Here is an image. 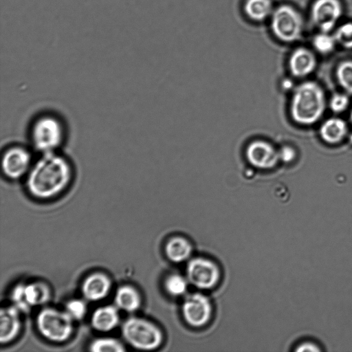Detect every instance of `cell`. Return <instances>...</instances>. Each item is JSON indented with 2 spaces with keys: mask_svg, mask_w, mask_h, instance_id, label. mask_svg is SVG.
<instances>
[{
  "mask_svg": "<svg viewBox=\"0 0 352 352\" xmlns=\"http://www.w3.org/2000/svg\"><path fill=\"white\" fill-rule=\"evenodd\" d=\"M74 170L71 163L57 152L41 154L26 175L29 194L38 199H49L65 191L71 184Z\"/></svg>",
  "mask_w": 352,
  "mask_h": 352,
  "instance_id": "1",
  "label": "cell"
},
{
  "mask_svg": "<svg viewBox=\"0 0 352 352\" xmlns=\"http://www.w3.org/2000/svg\"><path fill=\"white\" fill-rule=\"evenodd\" d=\"M324 106L322 89L315 82H306L295 90L291 103V115L298 124H311L322 116Z\"/></svg>",
  "mask_w": 352,
  "mask_h": 352,
  "instance_id": "2",
  "label": "cell"
},
{
  "mask_svg": "<svg viewBox=\"0 0 352 352\" xmlns=\"http://www.w3.org/2000/svg\"><path fill=\"white\" fill-rule=\"evenodd\" d=\"M30 139L34 148L41 154L56 152L65 139L64 126L55 116H41L32 123Z\"/></svg>",
  "mask_w": 352,
  "mask_h": 352,
  "instance_id": "3",
  "label": "cell"
},
{
  "mask_svg": "<svg viewBox=\"0 0 352 352\" xmlns=\"http://www.w3.org/2000/svg\"><path fill=\"white\" fill-rule=\"evenodd\" d=\"M122 334L128 344L142 351L155 350L163 340L162 333L155 324L138 317H131L123 322Z\"/></svg>",
  "mask_w": 352,
  "mask_h": 352,
  "instance_id": "4",
  "label": "cell"
},
{
  "mask_svg": "<svg viewBox=\"0 0 352 352\" xmlns=\"http://www.w3.org/2000/svg\"><path fill=\"white\" fill-rule=\"evenodd\" d=\"M273 34L284 43L298 41L303 30V19L299 12L290 5L283 4L274 8L270 18Z\"/></svg>",
  "mask_w": 352,
  "mask_h": 352,
  "instance_id": "5",
  "label": "cell"
},
{
  "mask_svg": "<svg viewBox=\"0 0 352 352\" xmlns=\"http://www.w3.org/2000/svg\"><path fill=\"white\" fill-rule=\"evenodd\" d=\"M36 323L39 333L52 342L65 341L73 331V319L65 311L43 309L36 316Z\"/></svg>",
  "mask_w": 352,
  "mask_h": 352,
  "instance_id": "6",
  "label": "cell"
},
{
  "mask_svg": "<svg viewBox=\"0 0 352 352\" xmlns=\"http://www.w3.org/2000/svg\"><path fill=\"white\" fill-rule=\"evenodd\" d=\"M188 280L200 289H209L219 281L221 273L219 267L210 259L203 257L193 258L186 266Z\"/></svg>",
  "mask_w": 352,
  "mask_h": 352,
  "instance_id": "7",
  "label": "cell"
},
{
  "mask_svg": "<svg viewBox=\"0 0 352 352\" xmlns=\"http://www.w3.org/2000/svg\"><path fill=\"white\" fill-rule=\"evenodd\" d=\"M30 152L22 146H12L1 157V170L9 179L25 178L33 164Z\"/></svg>",
  "mask_w": 352,
  "mask_h": 352,
  "instance_id": "8",
  "label": "cell"
},
{
  "mask_svg": "<svg viewBox=\"0 0 352 352\" xmlns=\"http://www.w3.org/2000/svg\"><path fill=\"white\" fill-rule=\"evenodd\" d=\"M212 310L210 301L201 293L188 295L182 305L184 320L188 325L196 328L201 327L210 321Z\"/></svg>",
  "mask_w": 352,
  "mask_h": 352,
  "instance_id": "9",
  "label": "cell"
},
{
  "mask_svg": "<svg viewBox=\"0 0 352 352\" xmlns=\"http://www.w3.org/2000/svg\"><path fill=\"white\" fill-rule=\"evenodd\" d=\"M342 14L340 0H316L312 5L311 17L321 32H329Z\"/></svg>",
  "mask_w": 352,
  "mask_h": 352,
  "instance_id": "10",
  "label": "cell"
},
{
  "mask_svg": "<svg viewBox=\"0 0 352 352\" xmlns=\"http://www.w3.org/2000/svg\"><path fill=\"white\" fill-rule=\"evenodd\" d=\"M245 156L252 166L261 170L271 169L280 160L278 151L263 140L251 142L245 149Z\"/></svg>",
  "mask_w": 352,
  "mask_h": 352,
  "instance_id": "11",
  "label": "cell"
},
{
  "mask_svg": "<svg viewBox=\"0 0 352 352\" xmlns=\"http://www.w3.org/2000/svg\"><path fill=\"white\" fill-rule=\"evenodd\" d=\"M111 287V280L106 274L95 272L85 278L81 290L87 300L96 302L104 298L109 293Z\"/></svg>",
  "mask_w": 352,
  "mask_h": 352,
  "instance_id": "12",
  "label": "cell"
},
{
  "mask_svg": "<svg viewBox=\"0 0 352 352\" xmlns=\"http://www.w3.org/2000/svg\"><path fill=\"white\" fill-rule=\"evenodd\" d=\"M20 311L14 306L3 307L0 311V342L8 343L14 340L21 329Z\"/></svg>",
  "mask_w": 352,
  "mask_h": 352,
  "instance_id": "13",
  "label": "cell"
},
{
  "mask_svg": "<svg viewBox=\"0 0 352 352\" xmlns=\"http://www.w3.org/2000/svg\"><path fill=\"white\" fill-rule=\"evenodd\" d=\"M316 60L314 54L305 47L296 49L289 60L291 73L296 77H303L310 74L315 68Z\"/></svg>",
  "mask_w": 352,
  "mask_h": 352,
  "instance_id": "14",
  "label": "cell"
},
{
  "mask_svg": "<svg viewBox=\"0 0 352 352\" xmlns=\"http://www.w3.org/2000/svg\"><path fill=\"white\" fill-rule=\"evenodd\" d=\"M118 307L106 305L96 309L92 314L91 324L94 329L100 332H109L116 328L120 321Z\"/></svg>",
  "mask_w": 352,
  "mask_h": 352,
  "instance_id": "15",
  "label": "cell"
},
{
  "mask_svg": "<svg viewBox=\"0 0 352 352\" xmlns=\"http://www.w3.org/2000/svg\"><path fill=\"white\" fill-rule=\"evenodd\" d=\"M164 251L170 261L178 263L188 259L192 253V245L186 239L177 236L168 239Z\"/></svg>",
  "mask_w": 352,
  "mask_h": 352,
  "instance_id": "16",
  "label": "cell"
},
{
  "mask_svg": "<svg viewBox=\"0 0 352 352\" xmlns=\"http://www.w3.org/2000/svg\"><path fill=\"white\" fill-rule=\"evenodd\" d=\"M114 301L118 309L129 313L138 310L141 305L139 292L131 285L120 287L115 294Z\"/></svg>",
  "mask_w": 352,
  "mask_h": 352,
  "instance_id": "17",
  "label": "cell"
},
{
  "mask_svg": "<svg viewBox=\"0 0 352 352\" xmlns=\"http://www.w3.org/2000/svg\"><path fill=\"white\" fill-rule=\"evenodd\" d=\"M274 8L272 0H245L243 10L255 22H262L271 17Z\"/></svg>",
  "mask_w": 352,
  "mask_h": 352,
  "instance_id": "18",
  "label": "cell"
},
{
  "mask_svg": "<svg viewBox=\"0 0 352 352\" xmlns=\"http://www.w3.org/2000/svg\"><path fill=\"white\" fill-rule=\"evenodd\" d=\"M346 131V125L342 120L333 118L328 119L322 124L320 132L325 142L335 144L343 139Z\"/></svg>",
  "mask_w": 352,
  "mask_h": 352,
  "instance_id": "19",
  "label": "cell"
},
{
  "mask_svg": "<svg viewBox=\"0 0 352 352\" xmlns=\"http://www.w3.org/2000/svg\"><path fill=\"white\" fill-rule=\"evenodd\" d=\"M24 293L26 302L30 308L45 304L50 297L49 287L43 282L25 284Z\"/></svg>",
  "mask_w": 352,
  "mask_h": 352,
  "instance_id": "20",
  "label": "cell"
},
{
  "mask_svg": "<svg viewBox=\"0 0 352 352\" xmlns=\"http://www.w3.org/2000/svg\"><path fill=\"white\" fill-rule=\"evenodd\" d=\"M188 281V279L179 274H171L166 276L164 285L170 296L179 297L186 292Z\"/></svg>",
  "mask_w": 352,
  "mask_h": 352,
  "instance_id": "21",
  "label": "cell"
},
{
  "mask_svg": "<svg viewBox=\"0 0 352 352\" xmlns=\"http://www.w3.org/2000/svg\"><path fill=\"white\" fill-rule=\"evenodd\" d=\"M93 352H123L125 349L119 340L112 338H100L94 340L89 345Z\"/></svg>",
  "mask_w": 352,
  "mask_h": 352,
  "instance_id": "22",
  "label": "cell"
},
{
  "mask_svg": "<svg viewBox=\"0 0 352 352\" xmlns=\"http://www.w3.org/2000/svg\"><path fill=\"white\" fill-rule=\"evenodd\" d=\"M312 43L316 50L327 54L334 50L337 43L333 35H330L329 32H321L314 37Z\"/></svg>",
  "mask_w": 352,
  "mask_h": 352,
  "instance_id": "23",
  "label": "cell"
},
{
  "mask_svg": "<svg viewBox=\"0 0 352 352\" xmlns=\"http://www.w3.org/2000/svg\"><path fill=\"white\" fill-rule=\"evenodd\" d=\"M336 76L342 88L352 94V60L341 63L337 67Z\"/></svg>",
  "mask_w": 352,
  "mask_h": 352,
  "instance_id": "24",
  "label": "cell"
},
{
  "mask_svg": "<svg viewBox=\"0 0 352 352\" xmlns=\"http://www.w3.org/2000/svg\"><path fill=\"white\" fill-rule=\"evenodd\" d=\"M333 36L338 44L344 48L352 49V22L340 25L336 30Z\"/></svg>",
  "mask_w": 352,
  "mask_h": 352,
  "instance_id": "25",
  "label": "cell"
},
{
  "mask_svg": "<svg viewBox=\"0 0 352 352\" xmlns=\"http://www.w3.org/2000/svg\"><path fill=\"white\" fill-rule=\"evenodd\" d=\"M65 311L73 320H79L84 318L87 313V305L82 300L73 299L65 305Z\"/></svg>",
  "mask_w": 352,
  "mask_h": 352,
  "instance_id": "26",
  "label": "cell"
},
{
  "mask_svg": "<svg viewBox=\"0 0 352 352\" xmlns=\"http://www.w3.org/2000/svg\"><path fill=\"white\" fill-rule=\"evenodd\" d=\"M24 287L25 284L20 283L12 289L11 292V300L13 302V306L20 311L28 312L30 311V307L25 300Z\"/></svg>",
  "mask_w": 352,
  "mask_h": 352,
  "instance_id": "27",
  "label": "cell"
},
{
  "mask_svg": "<svg viewBox=\"0 0 352 352\" xmlns=\"http://www.w3.org/2000/svg\"><path fill=\"white\" fill-rule=\"evenodd\" d=\"M349 104V98L344 94H335L330 102L331 110L336 113H340L346 109Z\"/></svg>",
  "mask_w": 352,
  "mask_h": 352,
  "instance_id": "28",
  "label": "cell"
},
{
  "mask_svg": "<svg viewBox=\"0 0 352 352\" xmlns=\"http://www.w3.org/2000/svg\"><path fill=\"white\" fill-rule=\"evenodd\" d=\"M278 154L280 160L286 163L292 161L296 155L294 150L292 147L288 146H285L282 147L278 151Z\"/></svg>",
  "mask_w": 352,
  "mask_h": 352,
  "instance_id": "29",
  "label": "cell"
},
{
  "mask_svg": "<svg viewBox=\"0 0 352 352\" xmlns=\"http://www.w3.org/2000/svg\"><path fill=\"white\" fill-rule=\"evenodd\" d=\"M351 122H352V111H351Z\"/></svg>",
  "mask_w": 352,
  "mask_h": 352,
  "instance_id": "30",
  "label": "cell"
},
{
  "mask_svg": "<svg viewBox=\"0 0 352 352\" xmlns=\"http://www.w3.org/2000/svg\"><path fill=\"white\" fill-rule=\"evenodd\" d=\"M351 141H352V136H351Z\"/></svg>",
  "mask_w": 352,
  "mask_h": 352,
  "instance_id": "31",
  "label": "cell"
}]
</instances>
